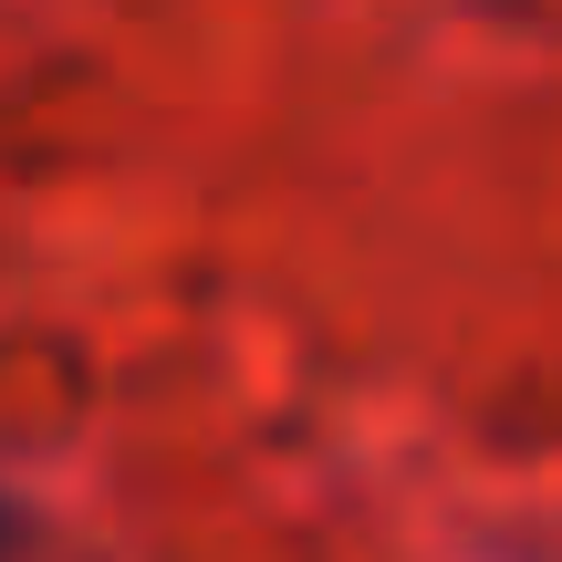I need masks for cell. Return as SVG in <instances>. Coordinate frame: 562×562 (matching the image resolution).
<instances>
[{
  "mask_svg": "<svg viewBox=\"0 0 562 562\" xmlns=\"http://www.w3.org/2000/svg\"><path fill=\"white\" fill-rule=\"evenodd\" d=\"M0 542H11V510H0Z\"/></svg>",
  "mask_w": 562,
  "mask_h": 562,
  "instance_id": "6da1fadb",
  "label": "cell"
}]
</instances>
